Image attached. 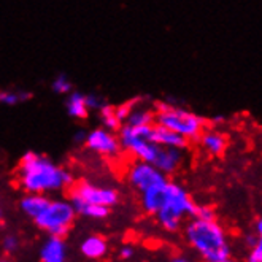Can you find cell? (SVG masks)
<instances>
[{
	"label": "cell",
	"instance_id": "484cf974",
	"mask_svg": "<svg viewBox=\"0 0 262 262\" xmlns=\"http://www.w3.org/2000/svg\"><path fill=\"white\" fill-rule=\"evenodd\" d=\"M118 254H119V259L122 262H127L135 256V248L132 245H122L121 248L118 250Z\"/></svg>",
	"mask_w": 262,
	"mask_h": 262
},
{
	"label": "cell",
	"instance_id": "277c9868",
	"mask_svg": "<svg viewBox=\"0 0 262 262\" xmlns=\"http://www.w3.org/2000/svg\"><path fill=\"white\" fill-rule=\"evenodd\" d=\"M154 122L167 127L188 142L199 140V137L207 129V119L195 115L194 112L180 106L177 103L159 102L154 106Z\"/></svg>",
	"mask_w": 262,
	"mask_h": 262
},
{
	"label": "cell",
	"instance_id": "e0dca14e",
	"mask_svg": "<svg viewBox=\"0 0 262 262\" xmlns=\"http://www.w3.org/2000/svg\"><path fill=\"white\" fill-rule=\"evenodd\" d=\"M48 202L50 197L45 194H24L23 199L19 200V208L27 218L34 221L45 210V207L48 205Z\"/></svg>",
	"mask_w": 262,
	"mask_h": 262
},
{
	"label": "cell",
	"instance_id": "d6986e66",
	"mask_svg": "<svg viewBox=\"0 0 262 262\" xmlns=\"http://www.w3.org/2000/svg\"><path fill=\"white\" fill-rule=\"evenodd\" d=\"M34 94L29 89L23 88H4L0 89V105L4 106H18L29 102Z\"/></svg>",
	"mask_w": 262,
	"mask_h": 262
},
{
	"label": "cell",
	"instance_id": "5bb4252c",
	"mask_svg": "<svg viewBox=\"0 0 262 262\" xmlns=\"http://www.w3.org/2000/svg\"><path fill=\"white\" fill-rule=\"evenodd\" d=\"M66 112L70 118L76 119V121H84L89 118L91 110L88 106V100H86V94L80 91H72L69 96H66Z\"/></svg>",
	"mask_w": 262,
	"mask_h": 262
},
{
	"label": "cell",
	"instance_id": "f1b7e54d",
	"mask_svg": "<svg viewBox=\"0 0 262 262\" xmlns=\"http://www.w3.org/2000/svg\"><path fill=\"white\" fill-rule=\"evenodd\" d=\"M220 262H237L235 259H232V257H227V259H224V260H220Z\"/></svg>",
	"mask_w": 262,
	"mask_h": 262
},
{
	"label": "cell",
	"instance_id": "9c48e42d",
	"mask_svg": "<svg viewBox=\"0 0 262 262\" xmlns=\"http://www.w3.org/2000/svg\"><path fill=\"white\" fill-rule=\"evenodd\" d=\"M184 162V149L159 146L156 156L152 159V165L161 170L165 177L177 173Z\"/></svg>",
	"mask_w": 262,
	"mask_h": 262
},
{
	"label": "cell",
	"instance_id": "83f0119b",
	"mask_svg": "<svg viewBox=\"0 0 262 262\" xmlns=\"http://www.w3.org/2000/svg\"><path fill=\"white\" fill-rule=\"evenodd\" d=\"M170 262H192V260L189 257H186V256H173L170 259Z\"/></svg>",
	"mask_w": 262,
	"mask_h": 262
},
{
	"label": "cell",
	"instance_id": "f546056e",
	"mask_svg": "<svg viewBox=\"0 0 262 262\" xmlns=\"http://www.w3.org/2000/svg\"><path fill=\"white\" fill-rule=\"evenodd\" d=\"M2 214H4V213H2V208H0V220H2Z\"/></svg>",
	"mask_w": 262,
	"mask_h": 262
},
{
	"label": "cell",
	"instance_id": "4316f807",
	"mask_svg": "<svg viewBox=\"0 0 262 262\" xmlns=\"http://www.w3.org/2000/svg\"><path fill=\"white\" fill-rule=\"evenodd\" d=\"M254 238H256V243H260L262 245V216L254 223Z\"/></svg>",
	"mask_w": 262,
	"mask_h": 262
},
{
	"label": "cell",
	"instance_id": "6da1fadb",
	"mask_svg": "<svg viewBox=\"0 0 262 262\" xmlns=\"http://www.w3.org/2000/svg\"><path fill=\"white\" fill-rule=\"evenodd\" d=\"M16 181L26 194H53L73 184V177L66 167L56 164L48 156L27 151L16 167Z\"/></svg>",
	"mask_w": 262,
	"mask_h": 262
},
{
	"label": "cell",
	"instance_id": "52a82bcc",
	"mask_svg": "<svg viewBox=\"0 0 262 262\" xmlns=\"http://www.w3.org/2000/svg\"><path fill=\"white\" fill-rule=\"evenodd\" d=\"M126 180L129 186L138 194L168 181V178L161 170H158L152 164L143 161H134L129 164L126 170Z\"/></svg>",
	"mask_w": 262,
	"mask_h": 262
},
{
	"label": "cell",
	"instance_id": "30bf717a",
	"mask_svg": "<svg viewBox=\"0 0 262 262\" xmlns=\"http://www.w3.org/2000/svg\"><path fill=\"white\" fill-rule=\"evenodd\" d=\"M40 262H67L69 248L64 237L48 235L40 246Z\"/></svg>",
	"mask_w": 262,
	"mask_h": 262
},
{
	"label": "cell",
	"instance_id": "d4e9b609",
	"mask_svg": "<svg viewBox=\"0 0 262 262\" xmlns=\"http://www.w3.org/2000/svg\"><path fill=\"white\" fill-rule=\"evenodd\" d=\"M246 262H262V245L254 243L251 246V250L246 256Z\"/></svg>",
	"mask_w": 262,
	"mask_h": 262
},
{
	"label": "cell",
	"instance_id": "3957f363",
	"mask_svg": "<svg viewBox=\"0 0 262 262\" xmlns=\"http://www.w3.org/2000/svg\"><path fill=\"white\" fill-rule=\"evenodd\" d=\"M195 202L183 184L177 181H167L165 200L162 208L154 214L156 223L165 232L175 234L183 229L184 221L192 218Z\"/></svg>",
	"mask_w": 262,
	"mask_h": 262
},
{
	"label": "cell",
	"instance_id": "44dd1931",
	"mask_svg": "<svg viewBox=\"0 0 262 262\" xmlns=\"http://www.w3.org/2000/svg\"><path fill=\"white\" fill-rule=\"evenodd\" d=\"M51 91L54 92V94H57V96H69L72 91H75V84H73V81L69 78L67 75L60 73V75L56 76V78H53Z\"/></svg>",
	"mask_w": 262,
	"mask_h": 262
},
{
	"label": "cell",
	"instance_id": "9a60e30c",
	"mask_svg": "<svg viewBox=\"0 0 262 262\" xmlns=\"http://www.w3.org/2000/svg\"><path fill=\"white\" fill-rule=\"evenodd\" d=\"M165 184H159V186H154L151 189H146L140 194V207L146 214L154 216L164 205L165 200Z\"/></svg>",
	"mask_w": 262,
	"mask_h": 262
},
{
	"label": "cell",
	"instance_id": "8992f818",
	"mask_svg": "<svg viewBox=\"0 0 262 262\" xmlns=\"http://www.w3.org/2000/svg\"><path fill=\"white\" fill-rule=\"evenodd\" d=\"M70 197L80 199L88 204L105 207L110 210L119 202L118 189H115L113 186L92 183L89 180H81L78 183H73L70 188Z\"/></svg>",
	"mask_w": 262,
	"mask_h": 262
},
{
	"label": "cell",
	"instance_id": "7a4b0ae2",
	"mask_svg": "<svg viewBox=\"0 0 262 262\" xmlns=\"http://www.w3.org/2000/svg\"><path fill=\"white\" fill-rule=\"evenodd\" d=\"M183 235L202 262H220L232 254L229 234L218 220L189 218L183 226Z\"/></svg>",
	"mask_w": 262,
	"mask_h": 262
},
{
	"label": "cell",
	"instance_id": "2e32d148",
	"mask_svg": "<svg viewBox=\"0 0 262 262\" xmlns=\"http://www.w3.org/2000/svg\"><path fill=\"white\" fill-rule=\"evenodd\" d=\"M124 124L127 126H152L154 124V108L145 106L138 102H129V113Z\"/></svg>",
	"mask_w": 262,
	"mask_h": 262
},
{
	"label": "cell",
	"instance_id": "ffe728a7",
	"mask_svg": "<svg viewBox=\"0 0 262 262\" xmlns=\"http://www.w3.org/2000/svg\"><path fill=\"white\" fill-rule=\"evenodd\" d=\"M97 113H99V119H100L102 127L113 130V132H118L122 127V119H121V116L118 113L116 106L106 103L103 108H100Z\"/></svg>",
	"mask_w": 262,
	"mask_h": 262
},
{
	"label": "cell",
	"instance_id": "cb8c5ba5",
	"mask_svg": "<svg viewBox=\"0 0 262 262\" xmlns=\"http://www.w3.org/2000/svg\"><path fill=\"white\" fill-rule=\"evenodd\" d=\"M86 100H88V106H89L91 113L92 112H99L100 108H103V106L106 105L105 99L100 94H97V92H88Z\"/></svg>",
	"mask_w": 262,
	"mask_h": 262
},
{
	"label": "cell",
	"instance_id": "603a6c76",
	"mask_svg": "<svg viewBox=\"0 0 262 262\" xmlns=\"http://www.w3.org/2000/svg\"><path fill=\"white\" fill-rule=\"evenodd\" d=\"M0 246H2V250H4L7 254H13V253H16V251L19 250L21 242H19L18 235H14V234H7V235H4L2 240H0Z\"/></svg>",
	"mask_w": 262,
	"mask_h": 262
},
{
	"label": "cell",
	"instance_id": "8fae6325",
	"mask_svg": "<svg viewBox=\"0 0 262 262\" xmlns=\"http://www.w3.org/2000/svg\"><path fill=\"white\" fill-rule=\"evenodd\" d=\"M199 145L204 152H207L211 158H220L227 151V137L221 130L216 129H205L202 135L199 137Z\"/></svg>",
	"mask_w": 262,
	"mask_h": 262
},
{
	"label": "cell",
	"instance_id": "4fadbf2b",
	"mask_svg": "<svg viewBox=\"0 0 262 262\" xmlns=\"http://www.w3.org/2000/svg\"><path fill=\"white\" fill-rule=\"evenodd\" d=\"M80 253L86 259L102 260L110 253V245L102 235H88L80 243Z\"/></svg>",
	"mask_w": 262,
	"mask_h": 262
},
{
	"label": "cell",
	"instance_id": "5b68a950",
	"mask_svg": "<svg viewBox=\"0 0 262 262\" xmlns=\"http://www.w3.org/2000/svg\"><path fill=\"white\" fill-rule=\"evenodd\" d=\"M75 218L76 213L69 199H50L34 223L46 235L66 237L75 224Z\"/></svg>",
	"mask_w": 262,
	"mask_h": 262
},
{
	"label": "cell",
	"instance_id": "4dcf8cb0",
	"mask_svg": "<svg viewBox=\"0 0 262 262\" xmlns=\"http://www.w3.org/2000/svg\"><path fill=\"white\" fill-rule=\"evenodd\" d=\"M0 262H8L7 259H0Z\"/></svg>",
	"mask_w": 262,
	"mask_h": 262
},
{
	"label": "cell",
	"instance_id": "ba28073f",
	"mask_svg": "<svg viewBox=\"0 0 262 262\" xmlns=\"http://www.w3.org/2000/svg\"><path fill=\"white\" fill-rule=\"evenodd\" d=\"M83 145L91 152L97 154V156H103V158H116L122 151L118 134L105 129L102 126L86 132Z\"/></svg>",
	"mask_w": 262,
	"mask_h": 262
},
{
	"label": "cell",
	"instance_id": "7402d4cb",
	"mask_svg": "<svg viewBox=\"0 0 262 262\" xmlns=\"http://www.w3.org/2000/svg\"><path fill=\"white\" fill-rule=\"evenodd\" d=\"M192 218L204 220V221L216 220V210L208 204H195V210H194Z\"/></svg>",
	"mask_w": 262,
	"mask_h": 262
},
{
	"label": "cell",
	"instance_id": "ac0fdd59",
	"mask_svg": "<svg viewBox=\"0 0 262 262\" xmlns=\"http://www.w3.org/2000/svg\"><path fill=\"white\" fill-rule=\"evenodd\" d=\"M69 200L75 208L76 216H83V218H89V220H103L110 214V208L92 205V204H88L84 200L75 199V197H69Z\"/></svg>",
	"mask_w": 262,
	"mask_h": 262
},
{
	"label": "cell",
	"instance_id": "7c38bea8",
	"mask_svg": "<svg viewBox=\"0 0 262 262\" xmlns=\"http://www.w3.org/2000/svg\"><path fill=\"white\" fill-rule=\"evenodd\" d=\"M149 140L152 143H156L158 146H165V148H178V149H186L189 142L186 138H183L177 132L162 127L154 122L151 132H149Z\"/></svg>",
	"mask_w": 262,
	"mask_h": 262
}]
</instances>
